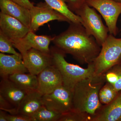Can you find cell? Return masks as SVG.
<instances>
[{
    "instance_id": "obj_1",
    "label": "cell",
    "mask_w": 121,
    "mask_h": 121,
    "mask_svg": "<svg viewBox=\"0 0 121 121\" xmlns=\"http://www.w3.org/2000/svg\"><path fill=\"white\" fill-rule=\"evenodd\" d=\"M69 24L66 30L54 36L52 42L54 46L82 64L93 62L99 54L101 46L88 34L82 23Z\"/></svg>"
},
{
    "instance_id": "obj_2",
    "label": "cell",
    "mask_w": 121,
    "mask_h": 121,
    "mask_svg": "<svg viewBox=\"0 0 121 121\" xmlns=\"http://www.w3.org/2000/svg\"><path fill=\"white\" fill-rule=\"evenodd\" d=\"M106 82L104 74L93 76L76 84L73 90V109L94 117L102 106L99 93Z\"/></svg>"
},
{
    "instance_id": "obj_3",
    "label": "cell",
    "mask_w": 121,
    "mask_h": 121,
    "mask_svg": "<svg viewBox=\"0 0 121 121\" xmlns=\"http://www.w3.org/2000/svg\"><path fill=\"white\" fill-rule=\"evenodd\" d=\"M52 65L60 72L63 85L73 91L76 84L83 79L94 75V68L93 63L84 68L77 65L68 63L65 60L66 54L53 46L50 48Z\"/></svg>"
},
{
    "instance_id": "obj_4",
    "label": "cell",
    "mask_w": 121,
    "mask_h": 121,
    "mask_svg": "<svg viewBox=\"0 0 121 121\" xmlns=\"http://www.w3.org/2000/svg\"><path fill=\"white\" fill-rule=\"evenodd\" d=\"M101 47L99 54L92 62L94 76L103 74L113 67L121 64V38L109 33Z\"/></svg>"
},
{
    "instance_id": "obj_5",
    "label": "cell",
    "mask_w": 121,
    "mask_h": 121,
    "mask_svg": "<svg viewBox=\"0 0 121 121\" xmlns=\"http://www.w3.org/2000/svg\"><path fill=\"white\" fill-rule=\"evenodd\" d=\"M75 14L81 17L82 24L88 34L94 37L98 43L101 46L108 36L109 31L108 28L103 24L100 15L87 3Z\"/></svg>"
},
{
    "instance_id": "obj_6",
    "label": "cell",
    "mask_w": 121,
    "mask_h": 121,
    "mask_svg": "<svg viewBox=\"0 0 121 121\" xmlns=\"http://www.w3.org/2000/svg\"><path fill=\"white\" fill-rule=\"evenodd\" d=\"M73 91L63 84L52 93L42 97L44 106L61 114L73 109Z\"/></svg>"
},
{
    "instance_id": "obj_7",
    "label": "cell",
    "mask_w": 121,
    "mask_h": 121,
    "mask_svg": "<svg viewBox=\"0 0 121 121\" xmlns=\"http://www.w3.org/2000/svg\"><path fill=\"white\" fill-rule=\"evenodd\" d=\"M87 4L97 10L105 20L110 34H117V22L121 14V2L113 0H88Z\"/></svg>"
},
{
    "instance_id": "obj_8",
    "label": "cell",
    "mask_w": 121,
    "mask_h": 121,
    "mask_svg": "<svg viewBox=\"0 0 121 121\" xmlns=\"http://www.w3.org/2000/svg\"><path fill=\"white\" fill-rule=\"evenodd\" d=\"M31 22L30 31L35 32L39 28L50 21L56 20L70 23L63 15L55 11L45 2H40L30 9Z\"/></svg>"
},
{
    "instance_id": "obj_9",
    "label": "cell",
    "mask_w": 121,
    "mask_h": 121,
    "mask_svg": "<svg viewBox=\"0 0 121 121\" xmlns=\"http://www.w3.org/2000/svg\"><path fill=\"white\" fill-rule=\"evenodd\" d=\"M53 39L54 36L46 35H39L30 31L23 38L13 44L22 55L32 48L47 54H50V44Z\"/></svg>"
},
{
    "instance_id": "obj_10",
    "label": "cell",
    "mask_w": 121,
    "mask_h": 121,
    "mask_svg": "<svg viewBox=\"0 0 121 121\" xmlns=\"http://www.w3.org/2000/svg\"><path fill=\"white\" fill-rule=\"evenodd\" d=\"M24 64L29 73L37 75L48 67L52 65L50 54L32 48L22 55Z\"/></svg>"
},
{
    "instance_id": "obj_11",
    "label": "cell",
    "mask_w": 121,
    "mask_h": 121,
    "mask_svg": "<svg viewBox=\"0 0 121 121\" xmlns=\"http://www.w3.org/2000/svg\"><path fill=\"white\" fill-rule=\"evenodd\" d=\"M37 76L38 80L37 91L42 95L52 93L63 84L60 72L53 65L46 68Z\"/></svg>"
},
{
    "instance_id": "obj_12",
    "label": "cell",
    "mask_w": 121,
    "mask_h": 121,
    "mask_svg": "<svg viewBox=\"0 0 121 121\" xmlns=\"http://www.w3.org/2000/svg\"><path fill=\"white\" fill-rule=\"evenodd\" d=\"M0 31L13 43L23 38L30 29L19 20L0 12Z\"/></svg>"
},
{
    "instance_id": "obj_13",
    "label": "cell",
    "mask_w": 121,
    "mask_h": 121,
    "mask_svg": "<svg viewBox=\"0 0 121 121\" xmlns=\"http://www.w3.org/2000/svg\"><path fill=\"white\" fill-rule=\"evenodd\" d=\"M28 72L24 64L22 55H8L0 53V75L1 78Z\"/></svg>"
},
{
    "instance_id": "obj_14",
    "label": "cell",
    "mask_w": 121,
    "mask_h": 121,
    "mask_svg": "<svg viewBox=\"0 0 121 121\" xmlns=\"http://www.w3.org/2000/svg\"><path fill=\"white\" fill-rule=\"evenodd\" d=\"M27 92L20 88L9 77L1 78L0 83V95L17 108L23 99Z\"/></svg>"
},
{
    "instance_id": "obj_15",
    "label": "cell",
    "mask_w": 121,
    "mask_h": 121,
    "mask_svg": "<svg viewBox=\"0 0 121 121\" xmlns=\"http://www.w3.org/2000/svg\"><path fill=\"white\" fill-rule=\"evenodd\" d=\"M0 9L1 12L17 19L30 28V9L11 0H0Z\"/></svg>"
},
{
    "instance_id": "obj_16",
    "label": "cell",
    "mask_w": 121,
    "mask_h": 121,
    "mask_svg": "<svg viewBox=\"0 0 121 121\" xmlns=\"http://www.w3.org/2000/svg\"><path fill=\"white\" fill-rule=\"evenodd\" d=\"M92 121H121V92L110 103L102 106Z\"/></svg>"
},
{
    "instance_id": "obj_17",
    "label": "cell",
    "mask_w": 121,
    "mask_h": 121,
    "mask_svg": "<svg viewBox=\"0 0 121 121\" xmlns=\"http://www.w3.org/2000/svg\"><path fill=\"white\" fill-rule=\"evenodd\" d=\"M42 97L37 91L27 93L17 108L16 114L31 117L43 105Z\"/></svg>"
},
{
    "instance_id": "obj_18",
    "label": "cell",
    "mask_w": 121,
    "mask_h": 121,
    "mask_svg": "<svg viewBox=\"0 0 121 121\" xmlns=\"http://www.w3.org/2000/svg\"><path fill=\"white\" fill-rule=\"evenodd\" d=\"M9 78L17 86L27 93L37 91V76L26 73H18L9 76Z\"/></svg>"
},
{
    "instance_id": "obj_19",
    "label": "cell",
    "mask_w": 121,
    "mask_h": 121,
    "mask_svg": "<svg viewBox=\"0 0 121 121\" xmlns=\"http://www.w3.org/2000/svg\"><path fill=\"white\" fill-rule=\"evenodd\" d=\"M45 2L51 8L67 18L71 22L81 23V17L72 12L67 4V0H44Z\"/></svg>"
},
{
    "instance_id": "obj_20",
    "label": "cell",
    "mask_w": 121,
    "mask_h": 121,
    "mask_svg": "<svg viewBox=\"0 0 121 121\" xmlns=\"http://www.w3.org/2000/svg\"><path fill=\"white\" fill-rule=\"evenodd\" d=\"M106 82L113 86L118 92L121 91V65L118 64L111 68L105 73Z\"/></svg>"
},
{
    "instance_id": "obj_21",
    "label": "cell",
    "mask_w": 121,
    "mask_h": 121,
    "mask_svg": "<svg viewBox=\"0 0 121 121\" xmlns=\"http://www.w3.org/2000/svg\"><path fill=\"white\" fill-rule=\"evenodd\" d=\"M61 114L48 109L43 105L32 116L33 121H59Z\"/></svg>"
},
{
    "instance_id": "obj_22",
    "label": "cell",
    "mask_w": 121,
    "mask_h": 121,
    "mask_svg": "<svg viewBox=\"0 0 121 121\" xmlns=\"http://www.w3.org/2000/svg\"><path fill=\"white\" fill-rule=\"evenodd\" d=\"M119 92L111 84L106 82L99 91V101L102 104L105 105L109 104L116 97Z\"/></svg>"
},
{
    "instance_id": "obj_23",
    "label": "cell",
    "mask_w": 121,
    "mask_h": 121,
    "mask_svg": "<svg viewBox=\"0 0 121 121\" xmlns=\"http://www.w3.org/2000/svg\"><path fill=\"white\" fill-rule=\"evenodd\" d=\"M93 117L86 113L72 109L61 115L59 121H92Z\"/></svg>"
},
{
    "instance_id": "obj_24",
    "label": "cell",
    "mask_w": 121,
    "mask_h": 121,
    "mask_svg": "<svg viewBox=\"0 0 121 121\" xmlns=\"http://www.w3.org/2000/svg\"><path fill=\"white\" fill-rule=\"evenodd\" d=\"M12 42L2 32L0 31V52L17 55H21L20 53L15 50Z\"/></svg>"
},
{
    "instance_id": "obj_25",
    "label": "cell",
    "mask_w": 121,
    "mask_h": 121,
    "mask_svg": "<svg viewBox=\"0 0 121 121\" xmlns=\"http://www.w3.org/2000/svg\"><path fill=\"white\" fill-rule=\"evenodd\" d=\"M0 109L11 114H16L17 108L2 95H0Z\"/></svg>"
},
{
    "instance_id": "obj_26",
    "label": "cell",
    "mask_w": 121,
    "mask_h": 121,
    "mask_svg": "<svg viewBox=\"0 0 121 121\" xmlns=\"http://www.w3.org/2000/svg\"><path fill=\"white\" fill-rule=\"evenodd\" d=\"M88 0H67V4L69 9L75 13L87 4Z\"/></svg>"
},
{
    "instance_id": "obj_27",
    "label": "cell",
    "mask_w": 121,
    "mask_h": 121,
    "mask_svg": "<svg viewBox=\"0 0 121 121\" xmlns=\"http://www.w3.org/2000/svg\"><path fill=\"white\" fill-rule=\"evenodd\" d=\"M8 121H33L31 117L20 114H8Z\"/></svg>"
},
{
    "instance_id": "obj_28",
    "label": "cell",
    "mask_w": 121,
    "mask_h": 121,
    "mask_svg": "<svg viewBox=\"0 0 121 121\" xmlns=\"http://www.w3.org/2000/svg\"><path fill=\"white\" fill-rule=\"evenodd\" d=\"M13 2L17 3L20 5L30 9L34 6L33 3L31 2L30 0H11Z\"/></svg>"
},
{
    "instance_id": "obj_29",
    "label": "cell",
    "mask_w": 121,
    "mask_h": 121,
    "mask_svg": "<svg viewBox=\"0 0 121 121\" xmlns=\"http://www.w3.org/2000/svg\"><path fill=\"white\" fill-rule=\"evenodd\" d=\"M7 112L0 109V121H8Z\"/></svg>"
},
{
    "instance_id": "obj_30",
    "label": "cell",
    "mask_w": 121,
    "mask_h": 121,
    "mask_svg": "<svg viewBox=\"0 0 121 121\" xmlns=\"http://www.w3.org/2000/svg\"><path fill=\"white\" fill-rule=\"evenodd\" d=\"M113 0L117 1V2H121V0Z\"/></svg>"
}]
</instances>
